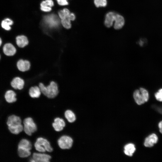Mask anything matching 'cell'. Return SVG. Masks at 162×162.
I'll use <instances>...</instances> for the list:
<instances>
[{"instance_id": "obj_1", "label": "cell", "mask_w": 162, "mask_h": 162, "mask_svg": "<svg viewBox=\"0 0 162 162\" xmlns=\"http://www.w3.org/2000/svg\"><path fill=\"white\" fill-rule=\"evenodd\" d=\"M42 94L50 99L55 98L59 92L58 84L54 81H51L47 85L40 82L38 85Z\"/></svg>"}, {"instance_id": "obj_2", "label": "cell", "mask_w": 162, "mask_h": 162, "mask_svg": "<svg viewBox=\"0 0 162 162\" xmlns=\"http://www.w3.org/2000/svg\"><path fill=\"white\" fill-rule=\"evenodd\" d=\"M7 124L10 131L14 134H18L23 130L22 120L20 117L16 115L10 116L8 118Z\"/></svg>"}, {"instance_id": "obj_3", "label": "cell", "mask_w": 162, "mask_h": 162, "mask_svg": "<svg viewBox=\"0 0 162 162\" xmlns=\"http://www.w3.org/2000/svg\"><path fill=\"white\" fill-rule=\"evenodd\" d=\"M34 146L36 150L40 152H44L46 151L51 152L53 151L49 142L43 137H39L37 139Z\"/></svg>"}, {"instance_id": "obj_4", "label": "cell", "mask_w": 162, "mask_h": 162, "mask_svg": "<svg viewBox=\"0 0 162 162\" xmlns=\"http://www.w3.org/2000/svg\"><path fill=\"white\" fill-rule=\"evenodd\" d=\"M134 99L138 105H140L147 101L149 98L148 91L143 88L136 90L133 93Z\"/></svg>"}, {"instance_id": "obj_5", "label": "cell", "mask_w": 162, "mask_h": 162, "mask_svg": "<svg viewBox=\"0 0 162 162\" xmlns=\"http://www.w3.org/2000/svg\"><path fill=\"white\" fill-rule=\"evenodd\" d=\"M23 123V131L28 135H31L37 130L36 125L31 117H28L25 118Z\"/></svg>"}, {"instance_id": "obj_6", "label": "cell", "mask_w": 162, "mask_h": 162, "mask_svg": "<svg viewBox=\"0 0 162 162\" xmlns=\"http://www.w3.org/2000/svg\"><path fill=\"white\" fill-rule=\"evenodd\" d=\"M73 143V140L69 136L63 135L58 140V144L60 148L63 149H69L71 148Z\"/></svg>"}, {"instance_id": "obj_7", "label": "cell", "mask_w": 162, "mask_h": 162, "mask_svg": "<svg viewBox=\"0 0 162 162\" xmlns=\"http://www.w3.org/2000/svg\"><path fill=\"white\" fill-rule=\"evenodd\" d=\"M16 67L18 70L22 72L28 71L30 69L31 63L30 61L26 59L20 58L17 61Z\"/></svg>"}, {"instance_id": "obj_8", "label": "cell", "mask_w": 162, "mask_h": 162, "mask_svg": "<svg viewBox=\"0 0 162 162\" xmlns=\"http://www.w3.org/2000/svg\"><path fill=\"white\" fill-rule=\"evenodd\" d=\"M25 80L20 76L14 77L10 82V85L13 88L16 90H21L24 88Z\"/></svg>"}, {"instance_id": "obj_9", "label": "cell", "mask_w": 162, "mask_h": 162, "mask_svg": "<svg viewBox=\"0 0 162 162\" xmlns=\"http://www.w3.org/2000/svg\"><path fill=\"white\" fill-rule=\"evenodd\" d=\"M32 158L30 161L32 162H49L51 157L48 154L38 153H34Z\"/></svg>"}, {"instance_id": "obj_10", "label": "cell", "mask_w": 162, "mask_h": 162, "mask_svg": "<svg viewBox=\"0 0 162 162\" xmlns=\"http://www.w3.org/2000/svg\"><path fill=\"white\" fill-rule=\"evenodd\" d=\"M3 50L4 53L8 56H13L16 55L17 49L15 46L10 43L6 44L4 46Z\"/></svg>"}, {"instance_id": "obj_11", "label": "cell", "mask_w": 162, "mask_h": 162, "mask_svg": "<svg viewBox=\"0 0 162 162\" xmlns=\"http://www.w3.org/2000/svg\"><path fill=\"white\" fill-rule=\"evenodd\" d=\"M16 44L19 48H24L28 45L29 40L27 36L24 35L17 36L16 38Z\"/></svg>"}, {"instance_id": "obj_12", "label": "cell", "mask_w": 162, "mask_h": 162, "mask_svg": "<svg viewBox=\"0 0 162 162\" xmlns=\"http://www.w3.org/2000/svg\"><path fill=\"white\" fill-rule=\"evenodd\" d=\"M4 97L6 101L8 103H13L17 100L16 93L12 90L7 91L4 93Z\"/></svg>"}, {"instance_id": "obj_13", "label": "cell", "mask_w": 162, "mask_h": 162, "mask_svg": "<svg viewBox=\"0 0 162 162\" xmlns=\"http://www.w3.org/2000/svg\"><path fill=\"white\" fill-rule=\"evenodd\" d=\"M29 96L33 99H37L41 96L42 93L38 86H31L28 91Z\"/></svg>"}, {"instance_id": "obj_14", "label": "cell", "mask_w": 162, "mask_h": 162, "mask_svg": "<svg viewBox=\"0 0 162 162\" xmlns=\"http://www.w3.org/2000/svg\"><path fill=\"white\" fill-rule=\"evenodd\" d=\"M52 126L56 131H60L63 130L65 126V123L63 119L57 117L54 119Z\"/></svg>"}, {"instance_id": "obj_15", "label": "cell", "mask_w": 162, "mask_h": 162, "mask_svg": "<svg viewBox=\"0 0 162 162\" xmlns=\"http://www.w3.org/2000/svg\"><path fill=\"white\" fill-rule=\"evenodd\" d=\"M116 13L110 12L106 15L104 21L105 26L108 28L111 27L114 22Z\"/></svg>"}, {"instance_id": "obj_16", "label": "cell", "mask_w": 162, "mask_h": 162, "mask_svg": "<svg viewBox=\"0 0 162 162\" xmlns=\"http://www.w3.org/2000/svg\"><path fill=\"white\" fill-rule=\"evenodd\" d=\"M158 140V138L156 135L154 134H152L146 139L144 145L148 147H152L157 142Z\"/></svg>"}, {"instance_id": "obj_17", "label": "cell", "mask_w": 162, "mask_h": 162, "mask_svg": "<svg viewBox=\"0 0 162 162\" xmlns=\"http://www.w3.org/2000/svg\"><path fill=\"white\" fill-rule=\"evenodd\" d=\"M114 22V28L116 29H120L124 25V18L122 16L116 14Z\"/></svg>"}, {"instance_id": "obj_18", "label": "cell", "mask_w": 162, "mask_h": 162, "mask_svg": "<svg viewBox=\"0 0 162 162\" xmlns=\"http://www.w3.org/2000/svg\"><path fill=\"white\" fill-rule=\"evenodd\" d=\"M45 17V20L46 23L50 27L56 26L58 24V21L56 16L51 15Z\"/></svg>"}, {"instance_id": "obj_19", "label": "cell", "mask_w": 162, "mask_h": 162, "mask_svg": "<svg viewBox=\"0 0 162 162\" xmlns=\"http://www.w3.org/2000/svg\"><path fill=\"white\" fill-rule=\"evenodd\" d=\"M17 154L19 157L25 158L28 157L31 154L30 150L20 147H17Z\"/></svg>"}, {"instance_id": "obj_20", "label": "cell", "mask_w": 162, "mask_h": 162, "mask_svg": "<svg viewBox=\"0 0 162 162\" xmlns=\"http://www.w3.org/2000/svg\"><path fill=\"white\" fill-rule=\"evenodd\" d=\"M18 147L31 150L32 148V144L30 141L28 140L22 139L19 141Z\"/></svg>"}, {"instance_id": "obj_21", "label": "cell", "mask_w": 162, "mask_h": 162, "mask_svg": "<svg viewBox=\"0 0 162 162\" xmlns=\"http://www.w3.org/2000/svg\"><path fill=\"white\" fill-rule=\"evenodd\" d=\"M135 150L136 148L134 145L133 144L130 143L124 146V152L126 155L131 156Z\"/></svg>"}, {"instance_id": "obj_22", "label": "cell", "mask_w": 162, "mask_h": 162, "mask_svg": "<svg viewBox=\"0 0 162 162\" xmlns=\"http://www.w3.org/2000/svg\"><path fill=\"white\" fill-rule=\"evenodd\" d=\"M13 23V21L11 19L7 18L2 20L1 23L2 27L6 30H10L11 28L10 25Z\"/></svg>"}, {"instance_id": "obj_23", "label": "cell", "mask_w": 162, "mask_h": 162, "mask_svg": "<svg viewBox=\"0 0 162 162\" xmlns=\"http://www.w3.org/2000/svg\"><path fill=\"white\" fill-rule=\"evenodd\" d=\"M64 116L68 121L70 123L74 122L76 120V116L71 110H67L64 112Z\"/></svg>"}, {"instance_id": "obj_24", "label": "cell", "mask_w": 162, "mask_h": 162, "mask_svg": "<svg viewBox=\"0 0 162 162\" xmlns=\"http://www.w3.org/2000/svg\"><path fill=\"white\" fill-rule=\"evenodd\" d=\"M70 21L68 16L62 19L61 22L62 25L64 28L66 29H69L71 27Z\"/></svg>"}, {"instance_id": "obj_25", "label": "cell", "mask_w": 162, "mask_h": 162, "mask_svg": "<svg viewBox=\"0 0 162 162\" xmlns=\"http://www.w3.org/2000/svg\"><path fill=\"white\" fill-rule=\"evenodd\" d=\"M95 5L97 7H105L107 5L106 0H94Z\"/></svg>"}, {"instance_id": "obj_26", "label": "cell", "mask_w": 162, "mask_h": 162, "mask_svg": "<svg viewBox=\"0 0 162 162\" xmlns=\"http://www.w3.org/2000/svg\"><path fill=\"white\" fill-rule=\"evenodd\" d=\"M54 5V3L52 0H46L43 1L40 4V6H48L50 7Z\"/></svg>"}, {"instance_id": "obj_27", "label": "cell", "mask_w": 162, "mask_h": 162, "mask_svg": "<svg viewBox=\"0 0 162 162\" xmlns=\"http://www.w3.org/2000/svg\"><path fill=\"white\" fill-rule=\"evenodd\" d=\"M155 96L158 100L162 101V88L160 89L158 92L155 93Z\"/></svg>"}, {"instance_id": "obj_28", "label": "cell", "mask_w": 162, "mask_h": 162, "mask_svg": "<svg viewBox=\"0 0 162 162\" xmlns=\"http://www.w3.org/2000/svg\"><path fill=\"white\" fill-rule=\"evenodd\" d=\"M40 9L42 11L45 12H49L52 10L51 7L48 6H41Z\"/></svg>"}, {"instance_id": "obj_29", "label": "cell", "mask_w": 162, "mask_h": 162, "mask_svg": "<svg viewBox=\"0 0 162 162\" xmlns=\"http://www.w3.org/2000/svg\"><path fill=\"white\" fill-rule=\"evenodd\" d=\"M58 4L62 6L68 5V3L67 0H57Z\"/></svg>"}, {"instance_id": "obj_30", "label": "cell", "mask_w": 162, "mask_h": 162, "mask_svg": "<svg viewBox=\"0 0 162 162\" xmlns=\"http://www.w3.org/2000/svg\"><path fill=\"white\" fill-rule=\"evenodd\" d=\"M69 17L70 20L73 21L74 20L75 18V16L74 14L73 13H70Z\"/></svg>"}, {"instance_id": "obj_31", "label": "cell", "mask_w": 162, "mask_h": 162, "mask_svg": "<svg viewBox=\"0 0 162 162\" xmlns=\"http://www.w3.org/2000/svg\"><path fill=\"white\" fill-rule=\"evenodd\" d=\"M158 127L160 129V132L162 134V121L160 122L158 124Z\"/></svg>"}, {"instance_id": "obj_32", "label": "cell", "mask_w": 162, "mask_h": 162, "mask_svg": "<svg viewBox=\"0 0 162 162\" xmlns=\"http://www.w3.org/2000/svg\"><path fill=\"white\" fill-rule=\"evenodd\" d=\"M2 40L1 38H0V46H1L2 44Z\"/></svg>"}, {"instance_id": "obj_33", "label": "cell", "mask_w": 162, "mask_h": 162, "mask_svg": "<svg viewBox=\"0 0 162 162\" xmlns=\"http://www.w3.org/2000/svg\"></svg>"}]
</instances>
